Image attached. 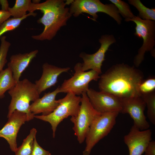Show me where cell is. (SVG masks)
<instances>
[{
    "instance_id": "cell-11",
    "label": "cell",
    "mask_w": 155,
    "mask_h": 155,
    "mask_svg": "<svg viewBox=\"0 0 155 155\" xmlns=\"http://www.w3.org/2000/svg\"><path fill=\"white\" fill-rule=\"evenodd\" d=\"M120 113L129 114L133 121V125L140 130L148 129L150 125L144 114L146 105L141 96L121 98Z\"/></svg>"
},
{
    "instance_id": "cell-1",
    "label": "cell",
    "mask_w": 155,
    "mask_h": 155,
    "mask_svg": "<svg viewBox=\"0 0 155 155\" xmlns=\"http://www.w3.org/2000/svg\"><path fill=\"white\" fill-rule=\"evenodd\" d=\"M144 78L142 72L134 66L117 64L100 76L98 88L100 91L120 98L140 96L138 88Z\"/></svg>"
},
{
    "instance_id": "cell-23",
    "label": "cell",
    "mask_w": 155,
    "mask_h": 155,
    "mask_svg": "<svg viewBox=\"0 0 155 155\" xmlns=\"http://www.w3.org/2000/svg\"><path fill=\"white\" fill-rule=\"evenodd\" d=\"M141 97L147 107V117L150 122L155 125V92L143 95Z\"/></svg>"
},
{
    "instance_id": "cell-3",
    "label": "cell",
    "mask_w": 155,
    "mask_h": 155,
    "mask_svg": "<svg viewBox=\"0 0 155 155\" xmlns=\"http://www.w3.org/2000/svg\"><path fill=\"white\" fill-rule=\"evenodd\" d=\"M11 100L8 107L7 117L15 110L26 114L28 121L34 118V115L30 111V103L39 98L36 85L27 79L19 81L15 86L9 90Z\"/></svg>"
},
{
    "instance_id": "cell-30",
    "label": "cell",
    "mask_w": 155,
    "mask_h": 155,
    "mask_svg": "<svg viewBox=\"0 0 155 155\" xmlns=\"http://www.w3.org/2000/svg\"><path fill=\"white\" fill-rule=\"evenodd\" d=\"M0 4L1 5L2 10L8 11V9L9 7V3L7 0H0Z\"/></svg>"
},
{
    "instance_id": "cell-27",
    "label": "cell",
    "mask_w": 155,
    "mask_h": 155,
    "mask_svg": "<svg viewBox=\"0 0 155 155\" xmlns=\"http://www.w3.org/2000/svg\"><path fill=\"white\" fill-rule=\"evenodd\" d=\"M30 155H51V154L39 145L35 137L34 140L32 150Z\"/></svg>"
},
{
    "instance_id": "cell-2",
    "label": "cell",
    "mask_w": 155,
    "mask_h": 155,
    "mask_svg": "<svg viewBox=\"0 0 155 155\" xmlns=\"http://www.w3.org/2000/svg\"><path fill=\"white\" fill-rule=\"evenodd\" d=\"M66 2L63 0H47L37 4L31 3L28 11L33 12L39 10L42 16L37 21L44 27L42 32L38 35H33V39L40 41L51 40L57 32L67 22L72 15L69 8L66 7Z\"/></svg>"
},
{
    "instance_id": "cell-21",
    "label": "cell",
    "mask_w": 155,
    "mask_h": 155,
    "mask_svg": "<svg viewBox=\"0 0 155 155\" xmlns=\"http://www.w3.org/2000/svg\"><path fill=\"white\" fill-rule=\"evenodd\" d=\"M36 129H32L26 137L24 140L22 144L18 148L15 155H30L33 148L34 140L36 137Z\"/></svg>"
},
{
    "instance_id": "cell-24",
    "label": "cell",
    "mask_w": 155,
    "mask_h": 155,
    "mask_svg": "<svg viewBox=\"0 0 155 155\" xmlns=\"http://www.w3.org/2000/svg\"><path fill=\"white\" fill-rule=\"evenodd\" d=\"M117 8L120 14L125 18V21L133 18L135 16L127 3L121 0H109Z\"/></svg>"
},
{
    "instance_id": "cell-4",
    "label": "cell",
    "mask_w": 155,
    "mask_h": 155,
    "mask_svg": "<svg viewBox=\"0 0 155 155\" xmlns=\"http://www.w3.org/2000/svg\"><path fill=\"white\" fill-rule=\"evenodd\" d=\"M81 97L71 93H67L63 98L58 100L59 105L53 111L46 115H34V117L49 123L53 131V136L59 124L68 117L76 116L78 113Z\"/></svg>"
},
{
    "instance_id": "cell-18",
    "label": "cell",
    "mask_w": 155,
    "mask_h": 155,
    "mask_svg": "<svg viewBox=\"0 0 155 155\" xmlns=\"http://www.w3.org/2000/svg\"><path fill=\"white\" fill-rule=\"evenodd\" d=\"M16 83L9 67L1 71L0 72V99L4 98L6 92L12 89Z\"/></svg>"
},
{
    "instance_id": "cell-14",
    "label": "cell",
    "mask_w": 155,
    "mask_h": 155,
    "mask_svg": "<svg viewBox=\"0 0 155 155\" xmlns=\"http://www.w3.org/2000/svg\"><path fill=\"white\" fill-rule=\"evenodd\" d=\"M152 132L149 129L140 130L133 125L129 133L123 137L129 150V155H142L152 140Z\"/></svg>"
},
{
    "instance_id": "cell-31",
    "label": "cell",
    "mask_w": 155,
    "mask_h": 155,
    "mask_svg": "<svg viewBox=\"0 0 155 155\" xmlns=\"http://www.w3.org/2000/svg\"><path fill=\"white\" fill-rule=\"evenodd\" d=\"M40 0H33L32 2L34 4H37L40 3Z\"/></svg>"
},
{
    "instance_id": "cell-7",
    "label": "cell",
    "mask_w": 155,
    "mask_h": 155,
    "mask_svg": "<svg viewBox=\"0 0 155 155\" xmlns=\"http://www.w3.org/2000/svg\"><path fill=\"white\" fill-rule=\"evenodd\" d=\"M130 21L134 22L136 25L135 36L142 38L143 40L142 45L138 49L133 61L135 67H138L144 59L146 53L154 51L155 45V21L142 20L138 16H135L133 18L126 22Z\"/></svg>"
},
{
    "instance_id": "cell-10",
    "label": "cell",
    "mask_w": 155,
    "mask_h": 155,
    "mask_svg": "<svg viewBox=\"0 0 155 155\" xmlns=\"http://www.w3.org/2000/svg\"><path fill=\"white\" fill-rule=\"evenodd\" d=\"M100 46L98 50L92 54L82 52L79 57L82 59V70L86 71L91 69L95 71L100 74L102 73L101 67L105 60V54L109 46L116 42L113 35L104 34L102 36L99 40Z\"/></svg>"
},
{
    "instance_id": "cell-16",
    "label": "cell",
    "mask_w": 155,
    "mask_h": 155,
    "mask_svg": "<svg viewBox=\"0 0 155 155\" xmlns=\"http://www.w3.org/2000/svg\"><path fill=\"white\" fill-rule=\"evenodd\" d=\"M59 93V86L53 91L45 93L41 98L34 102L30 106V111L33 114L42 113V115H48L57 108L59 105L58 100L55 99Z\"/></svg>"
},
{
    "instance_id": "cell-25",
    "label": "cell",
    "mask_w": 155,
    "mask_h": 155,
    "mask_svg": "<svg viewBox=\"0 0 155 155\" xmlns=\"http://www.w3.org/2000/svg\"><path fill=\"white\" fill-rule=\"evenodd\" d=\"M155 78L154 77L144 79L139 84L138 88L139 93L141 96L155 92Z\"/></svg>"
},
{
    "instance_id": "cell-13",
    "label": "cell",
    "mask_w": 155,
    "mask_h": 155,
    "mask_svg": "<svg viewBox=\"0 0 155 155\" xmlns=\"http://www.w3.org/2000/svg\"><path fill=\"white\" fill-rule=\"evenodd\" d=\"M8 120L0 130V137L4 138L9 144L11 150L16 153L18 148L16 142L18 133L21 126L28 121L27 115L15 110L7 118Z\"/></svg>"
},
{
    "instance_id": "cell-19",
    "label": "cell",
    "mask_w": 155,
    "mask_h": 155,
    "mask_svg": "<svg viewBox=\"0 0 155 155\" xmlns=\"http://www.w3.org/2000/svg\"><path fill=\"white\" fill-rule=\"evenodd\" d=\"M31 3L30 0H16L14 6L9 7L8 11L13 18H21L27 15Z\"/></svg>"
},
{
    "instance_id": "cell-29",
    "label": "cell",
    "mask_w": 155,
    "mask_h": 155,
    "mask_svg": "<svg viewBox=\"0 0 155 155\" xmlns=\"http://www.w3.org/2000/svg\"><path fill=\"white\" fill-rule=\"evenodd\" d=\"M11 16L10 13L8 11L0 10V27Z\"/></svg>"
},
{
    "instance_id": "cell-28",
    "label": "cell",
    "mask_w": 155,
    "mask_h": 155,
    "mask_svg": "<svg viewBox=\"0 0 155 155\" xmlns=\"http://www.w3.org/2000/svg\"><path fill=\"white\" fill-rule=\"evenodd\" d=\"M145 155H155V141L151 140L148 143L144 152Z\"/></svg>"
},
{
    "instance_id": "cell-5",
    "label": "cell",
    "mask_w": 155,
    "mask_h": 155,
    "mask_svg": "<svg viewBox=\"0 0 155 155\" xmlns=\"http://www.w3.org/2000/svg\"><path fill=\"white\" fill-rule=\"evenodd\" d=\"M119 113L114 112L102 113L95 119L85 140L86 146L83 155H90L96 144L110 133L116 124Z\"/></svg>"
},
{
    "instance_id": "cell-12",
    "label": "cell",
    "mask_w": 155,
    "mask_h": 155,
    "mask_svg": "<svg viewBox=\"0 0 155 155\" xmlns=\"http://www.w3.org/2000/svg\"><path fill=\"white\" fill-rule=\"evenodd\" d=\"M86 93L92 106L98 112L101 114L114 112L120 113L121 98L92 88H89Z\"/></svg>"
},
{
    "instance_id": "cell-9",
    "label": "cell",
    "mask_w": 155,
    "mask_h": 155,
    "mask_svg": "<svg viewBox=\"0 0 155 155\" xmlns=\"http://www.w3.org/2000/svg\"><path fill=\"white\" fill-rule=\"evenodd\" d=\"M82 65L81 63L75 64L73 76L64 80L61 86H59V93H70L80 96L84 93H86L91 81H97L99 79L100 74L97 72L92 70L83 71L81 69Z\"/></svg>"
},
{
    "instance_id": "cell-6",
    "label": "cell",
    "mask_w": 155,
    "mask_h": 155,
    "mask_svg": "<svg viewBox=\"0 0 155 155\" xmlns=\"http://www.w3.org/2000/svg\"><path fill=\"white\" fill-rule=\"evenodd\" d=\"M70 13L75 17L83 13H88L92 17L94 21L98 18L97 13H106L112 18L119 25L122 18L116 7L113 4H104L99 0H75L71 4Z\"/></svg>"
},
{
    "instance_id": "cell-15",
    "label": "cell",
    "mask_w": 155,
    "mask_h": 155,
    "mask_svg": "<svg viewBox=\"0 0 155 155\" xmlns=\"http://www.w3.org/2000/svg\"><path fill=\"white\" fill-rule=\"evenodd\" d=\"M41 76L35 82L39 94L46 89L55 86L58 82V77L62 73L67 72L69 67H60L46 63L42 66Z\"/></svg>"
},
{
    "instance_id": "cell-8",
    "label": "cell",
    "mask_w": 155,
    "mask_h": 155,
    "mask_svg": "<svg viewBox=\"0 0 155 155\" xmlns=\"http://www.w3.org/2000/svg\"><path fill=\"white\" fill-rule=\"evenodd\" d=\"M82 95L79 111L76 116L71 117L70 119L73 123V129L80 144L84 142L93 121L101 114L93 107L86 93Z\"/></svg>"
},
{
    "instance_id": "cell-20",
    "label": "cell",
    "mask_w": 155,
    "mask_h": 155,
    "mask_svg": "<svg viewBox=\"0 0 155 155\" xmlns=\"http://www.w3.org/2000/svg\"><path fill=\"white\" fill-rule=\"evenodd\" d=\"M129 3L138 11V16L143 20H155V9H150L144 6L140 0H129Z\"/></svg>"
},
{
    "instance_id": "cell-17",
    "label": "cell",
    "mask_w": 155,
    "mask_h": 155,
    "mask_svg": "<svg viewBox=\"0 0 155 155\" xmlns=\"http://www.w3.org/2000/svg\"><path fill=\"white\" fill-rule=\"evenodd\" d=\"M38 51L37 50L24 54L19 53L11 55L7 67L11 70L13 78L17 83L23 71L35 57Z\"/></svg>"
},
{
    "instance_id": "cell-22",
    "label": "cell",
    "mask_w": 155,
    "mask_h": 155,
    "mask_svg": "<svg viewBox=\"0 0 155 155\" xmlns=\"http://www.w3.org/2000/svg\"><path fill=\"white\" fill-rule=\"evenodd\" d=\"M37 14L33 12H29L26 15L20 18H9L4 22L0 27V38L5 33L13 30L18 28L22 20L27 17L32 16H35Z\"/></svg>"
},
{
    "instance_id": "cell-26",
    "label": "cell",
    "mask_w": 155,
    "mask_h": 155,
    "mask_svg": "<svg viewBox=\"0 0 155 155\" xmlns=\"http://www.w3.org/2000/svg\"><path fill=\"white\" fill-rule=\"evenodd\" d=\"M0 72L7 62V56L9 49L11 45L10 43L6 40V37L2 36L0 38Z\"/></svg>"
}]
</instances>
